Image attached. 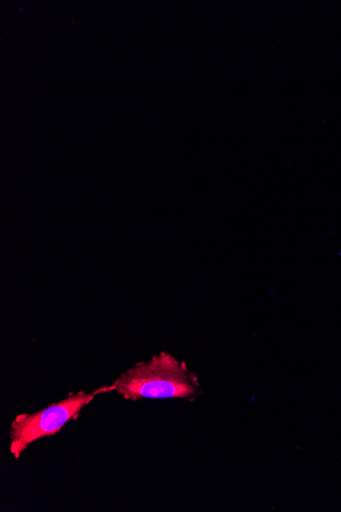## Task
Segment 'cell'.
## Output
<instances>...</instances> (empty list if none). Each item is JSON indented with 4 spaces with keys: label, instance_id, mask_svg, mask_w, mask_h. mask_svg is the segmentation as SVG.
I'll return each mask as SVG.
<instances>
[{
    "label": "cell",
    "instance_id": "obj_1",
    "mask_svg": "<svg viewBox=\"0 0 341 512\" xmlns=\"http://www.w3.org/2000/svg\"><path fill=\"white\" fill-rule=\"evenodd\" d=\"M113 387L126 400L187 399L197 396L199 383L184 362L163 352L124 372Z\"/></svg>",
    "mask_w": 341,
    "mask_h": 512
},
{
    "label": "cell",
    "instance_id": "obj_2",
    "mask_svg": "<svg viewBox=\"0 0 341 512\" xmlns=\"http://www.w3.org/2000/svg\"><path fill=\"white\" fill-rule=\"evenodd\" d=\"M114 391L113 385L102 387L91 393L78 392L59 403L36 413H22L18 415L11 425L10 451L17 459L37 440L50 437L61 432L72 420H77L81 410L91 403L96 396Z\"/></svg>",
    "mask_w": 341,
    "mask_h": 512
}]
</instances>
